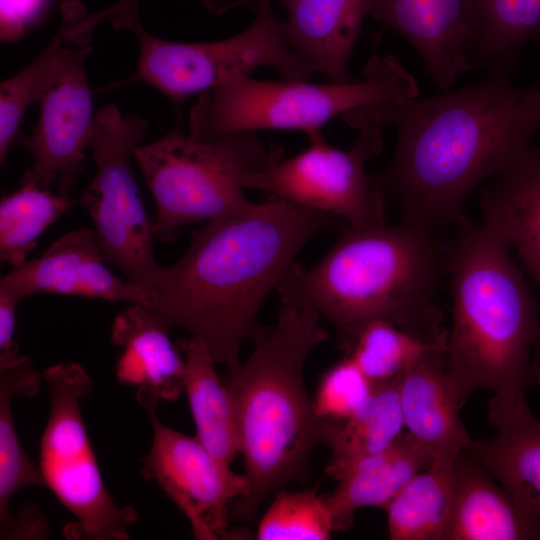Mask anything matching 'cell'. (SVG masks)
<instances>
[{
    "instance_id": "1",
    "label": "cell",
    "mask_w": 540,
    "mask_h": 540,
    "mask_svg": "<svg viewBox=\"0 0 540 540\" xmlns=\"http://www.w3.org/2000/svg\"><path fill=\"white\" fill-rule=\"evenodd\" d=\"M341 118L355 129L395 128L393 157L375 180L401 220L437 233L470 225V194L531 144L540 131V87L487 74L457 90L369 105Z\"/></svg>"
},
{
    "instance_id": "2",
    "label": "cell",
    "mask_w": 540,
    "mask_h": 540,
    "mask_svg": "<svg viewBox=\"0 0 540 540\" xmlns=\"http://www.w3.org/2000/svg\"><path fill=\"white\" fill-rule=\"evenodd\" d=\"M337 217L271 195L192 233L182 257L161 267L149 309L206 345L217 364L240 362L258 313L302 248Z\"/></svg>"
},
{
    "instance_id": "3",
    "label": "cell",
    "mask_w": 540,
    "mask_h": 540,
    "mask_svg": "<svg viewBox=\"0 0 540 540\" xmlns=\"http://www.w3.org/2000/svg\"><path fill=\"white\" fill-rule=\"evenodd\" d=\"M440 266L436 232L400 220L347 224L315 265L295 262L280 282L281 303L326 318L346 353L370 322L383 320L446 345L435 300Z\"/></svg>"
},
{
    "instance_id": "4",
    "label": "cell",
    "mask_w": 540,
    "mask_h": 540,
    "mask_svg": "<svg viewBox=\"0 0 540 540\" xmlns=\"http://www.w3.org/2000/svg\"><path fill=\"white\" fill-rule=\"evenodd\" d=\"M321 316L281 303L277 320L245 362L226 368L233 401L239 455L248 494L230 507V519H252L261 504L291 482L310 475L311 456L328 444L338 422L315 412L304 380L310 352L328 337Z\"/></svg>"
},
{
    "instance_id": "5",
    "label": "cell",
    "mask_w": 540,
    "mask_h": 540,
    "mask_svg": "<svg viewBox=\"0 0 540 540\" xmlns=\"http://www.w3.org/2000/svg\"><path fill=\"white\" fill-rule=\"evenodd\" d=\"M447 269L452 324L445 361L453 397L462 407L483 389L505 405L527 401L540 320L511 248L483 224L460 227L447 253Z\"/></svg>"
},
{
    "instance_id": "6",
    "label": "cell",
    "mask_w": 540,
    "mask_h": 540,
    "mask_svg": "<svg viewBox=\"0 0 540 540\" xmlns=\"http://www.w3.org/2000/svg\"><path fill=\"white\" fill-rule=\"evenodd\" d=\"M419 96L414 76L391 54H374L347 83L234 78L198 95L188 133L199 139L261 130H320L353 110Z\"/></svg>"
},
{
    "instance_id": "7",
    "label": "cell",
    "mask_w": 540,
    "mask_h": 540,
    "mask_svg": "<svg viewBox=\"0 0 540 540\" xmlns=\"http://www.w3.org/2000/svg\"><path fill=\"white\" fill-rule=\"evenodd\" d=\"M281 153L254 133L199 139L173 130L139 144L134 160L155 203L154 240L171 241L185 225L249 206L241 177L274 165Z\"/></svg>"
},
{
    "instance_id": "8",
    "label": "cell",
    "mask_w": 540,
    "mask_h": 540,
    "mask_svg": "<svg viewBox=\"0 0 540 540\" xmlns=\"http://www.w3.org/2000/svg\"><path fill=\"white\" fill-rule=\"evenodd\" d=\"M254 11L253 22L242 32L210 42L169 41L151 34L141 24L138 5L109 17L114 28L136 38L138 61L132 74L101 90L145 84L179 106L190 96L261 67L276 69L286 80L308 81L317 70L289 45L284 21L273 11L271 0H259Z\"/></svg>"
},
{
    "instance_id": "9",
    "label": "cell",
    "mask_w": 540,
    "mask_h": 540,
    "mask_svg": "<svg viewBox=\"0 0 540 540\" xmlns=\"http://www.w3.org/2000/svg\"><path fill=\"white\" fill-rule=\"evenodd\" d=\"M50 408L40 440L39 469L45 487L73 516L68 539L125 540L138 520L130 506H119L108 492L88 437L81 400L93 380L79 363L64 361L43 373Z\"/></svg>"
},
{
    "instance_id": "10",
    "label": "cell",
    "mask_w": 540,
    "mask_h": 540,
    "mask_svg": "<svg viewBox=\"0 0 540 540\" xmlns=\"http://www.w3.org/2000/svg\"><path fill=\"white\" fill-rule=\"evenodd\" d=\"M149 127L146 118L125 114L114 104L95 112L90 150L96 172L81 196L106 263L153 294L159 271L154 257L152 221L132 170L135 148Z\"/></svg>"
},
{
    "instance_id": "11",
    "label": "cell",
    "mask_w": 540,
    "mask_h": 540,
    "mask_svg": "<svg viewBox=\"0 0 540 540\" xmlns=\"http://www.w3.org/2000/svg\"><path fill=\"white\" fill-rule=\"evenodd\" d=\"M348 149L331 146L320 130L307 133L309 145L299 154L241 177L244 189L271 193L353 226L385 223L386 197L367 163L384 147L379 126L358 129Z\"/></svg>"
},
{
    "instance_id": "12",
    "label": "cell",
    "mask_w": 540,
    "mask_h": 540,
    "mask_svg": "<svg viewBox=\"0 0 540 540\" xmlns=\"http://www.w3.org/2000/svg\"><path fill=\"white\" fill-rule=\"evenodd\" d=\"M71 45L57 50L36 84L31 105L39 104L38 121L19 143L32 157L20 182L54 184L65 197L83 169L95 117L86 70L92 46Z\"/></svg>"
},
{
    "instance_id": "13",
    "label": "cell",
    "mask_w": 540,
    "mask_h": 540,
    "mask_svg": "<svg viewBox=\"0 0 540 540\" xmlns=\"http://www.w3.org/2000/svg\"><path fill=\"white\" fill-rule=\"evenodd\" d=\"M151 420L152 443L143 459L142 475L154 481L187 518L198 540L229 539L232 503L248 494L244 474L220 464L197 440L163 424L156 412L159 400L136 397Z\"/></svg>"
},
{
    "instance_id": "14",
    "label": "cell",
    "mask_w": 540,
    "mask_h": 540,
    "mask_svg": "<svg viewBox=\"0 0 540 540\" xmlns=\"http://www.w3.org/2000/svg\"><path fill=\"white\" fill-rule=\"evenodd\" d=\"M105 264L94 230L81 228L59 237L40 257L12 268L0 287L21 300L58 294L150 305V293L114 275Z\"/></svg>"
},
{
    "instance_id": "15",
    "label": "cell",
    "mask_w": 540,
    "mask_h": 540,
    "mask_svg": "<svg viewBox=\"0 0 540 540\" xmlns=\"http://www.w3.org/2000/svg\"><path fill=\"white\" fill-rule=\"evenodd\" d=\"M370 15L416 49L442 91L469 71L464 0H372Z\"/></svg>"
},
{
    "instance_id": "16",
    "label": "cell",
    "mask_w": 540,
    "mask_h": 540,
    "mask_svg": "<svg viewBox=\"0 0 540 540\" xmlns=\"http://www.w3.org/2000/svg\"><path fill=\"white\" fill-rule=\"evenodd\" d=\"M483 225L516 251L540 288V146L529 144L483 184Z\"/></svg>"
},
{
    "instance_id": "17",
    "label": "cell",
    "mask_w": 540,
    "mask_h": 540,
    "mask_svg": "<svg viewBox=\"0 0 540 540\" xmlns=\"http://www.w3.org/2000/svg\"><path fill=\"white\" fill-rule=\"evenodd\" d=\"M488 421L497 429L496 435L472 439L465 451L540 522V421L527 401L505 405L492 398Z\"/></svg>"
},
{
    "instance_id": "18",
    "label": "cell",
    "mask_w": 540,
    "mask_h": 540,
    "mask_svg": "<svg viewBox=\"0 0 540 540\" xmlns=\"http://www.w3.org/2000/svg\"><path fill=\"white\" fill-rule=\"evenodd\" d=\"M162 319L148 307L134 303L117 314L111 329V341L121 348L115 376L136 393L173 402L184 392L183 358Z\"/></svg>"
},
{
    "instance_id": "19",
    "label": "cell",
    "mask_w": 540,
    "mask_h": 540,
    "mask_svg": "<svg viewBox=\"0 0 540 540\" xmlns=\"http://www.w3.org/2000/svg\"><path fill=\"white\" fill-rule=\"evenodd\" d=\"M286 11L291 48L331 83L355 80L350 62L372 0H275Z\"/></svg>"
},
{
    "instance_id": "20",
    "label": "cell",
    "mask_w": 540,
    "mask_h": 540,
    "mask_svg": "<svg viewBox=\"0 0 540 540\" xmlns=\"http://www.w3.org/2000/svg\"><path fill=\"white\" fill-rule=\"evenodd\" d=\"M527 514L466 451L454 459V494L443 540H538Z\"/></svg>"
},
{
    "instance_id": "21",
    "label": "cell",
    "mask_w": 540,
    "mask_h": 540,
    "mask_svg": "<svg viewBox=\"0 0 540 540\" xmlns=\"http://www.w3.org/2000/svg\"><path fill=\"white\" fill-rule=\"evenodd\" d=\"M445 353V349L426 353L398 377L407 433L434 458H455L472 440L448 385Z\"/></svg>"
},
{
    "instance_id": "22",
    "label": "cell",
    "mask_w": 540,
    "mask_h": 540,
    "mask_svg": "<svg viewBox=\"0 0 540 540\" xmlns=\"http://www.w3.org/2000/svg\"><path fill=\"white\" fill-rule=\"evenodd\" d=\"M435 458L409 433L386 449L367 456L346 469L334 491L323 495L334 530H348L358 509H385L404 486Z\"/></svg>"
},
{
    "instance_id": "23",
    "label": "cell",
    "mask_w": 540,
    "mask_h": 540,
    "mask_svg": "<svg viewBox=\"0 0 540 540\" xmlns=\"http://www.w3.org/2000/svg\"><path fill=\"white\" fill-rule=\"evenodd\" d=\"M469 69L512 74L522 48L540 39V0H464Z\"/></svg>"
},
{
    "instance_id": "24",
    "label": "cell",
    "mask_w": 540,
    "mask_h": 540,
    "mask_svg": "<svg viewBox=\"0 0 540 540\" xmlns=\"http://www.w3.org/2000/svg\"><path fill=\"white\" fill-rule=\"evenodd\" d=\"M184 393L195 425V437L223 466L239 455V435L231 395L216 371L206 345L190 338L184 345Z\"/></svg>"
},
{
    "instance_id": "25",
    "label": "cell",
    "mask_w": 540,
    "mask_h": 540,
    "mask_svg": "<svg viewBox=\"0 0 540 540\" xmlns=\"http://www.w3.org/2000/svg\"><path fill=\"white\" fill-rule=\"evenodd\" d=\"M41 377L31 359L23 355L0 367V536L5 539L13 523L10 501L20 490L45 487L40 469L29 458L18 437L13 415L14 397H32Z\"/></svg>"
},
{
    "instance_id": "26",
    "label": "cell",
    "mask_w": 540,
    "mask_h": 540,
    "mask_svg": "<svg viewBox=\"0 0 540 540\" xmlns=\"http://www.w3.org/2000/svg\"><path fill=\"white\" fill-rule=\"evenodd\" d=\"M455 458H435L387 505L390 539L443 540L453 502Z\"/></svg>"
},
{
    "instance_id": "27",
    "label": "cell",
    "mask_w": 540,
    "mask_h": 540,
    "mask_svg": "<svg viewBox=\"0 0 540 540\" xmlns=\"http://www.w3.org/2000/svg\"><path fill=\"white\" fill-rule=\"evenodd\" d=\"M404 428L398 378L374 385L365 404L337 423L327 444L331 457L326 474L336 480L356 462L392 445Z\"/></svg>"
},
{
    "instance_id": "28",
    "label": "cell",
    "mask_w": 540,
    "mask_h": 540,
    "mask_svg": "<svg viewBox=\"0 0 540 540\" xmlns=\"http://www.w3.org/2000/svg\"><path fill=\"white\" fill-rule=\"evenodd\" d=\"M74 204L70 197L33 183L20 182L18 189L0 202V259L12 268L25 263L41 234Z\"/></svg>"
},
{
    "instance_id": "29",
    "label": "cell",
    "mask_w": 540,
    "mask_h": 540,
    "mask_svg": "<svg viewBox=\"0 0 540 540\" xmlns=\"http://www.w3.org/2000/svg\"><path fill=\"white\" fill-rule=\"evenodd\" d=\"M445 349L383 320L372 321L357 335L348 354L374 384L397 379L426 353Z\"/></svg>"
},
{
    "instance_id": "30",
    "label": "cell",
    "mask_w": 540,
    "mask_h": 540,
    "mask_svg": "<svg viewBox=\"0 0 540 540\" xmlns=\"http://www.w3.org/2000/svg\"><path fill=\"white\" fill-rule=\"evenodd\" d=\"M335 532L324 496L315 487L300 492L279 489L262 516L258 540H328Z\"/></svg>"
},
{
    "instance_id": "31",
    "label": "cell",
    "mask_w": 540,
    "mask_h": 540,
    "mask_svg": "<svg viewBox=\"0 0 540 540\" xmlns=\"http://www.w3.org/2000/svg\"><path fill=\"white\" fill-rule=\"evenodd\" d=\"M66 41V23L63 20L56 34L43 50L24 68L0 85V164L4 165L10 146L14 142L26 109L43 71Z\"/></svg>"
},
{
    "instance_id": "32",
    "label": "cell",
    "mask_w": 540,
    "mask_h": 540,
    "mask_svg": "<svg viewBox=\"0 0 540 540\" xmlns=\"http://www.w3.org/2000/svg\"><path fill=\"white\" fill-rule=\"evenodd\" d=\"M374 384L348 355L330 367L318 385L313 406L321 418L341 422L368 400Z\"/></svg>"
},
{
    "instance_id": "33",
    "label": "cell",
    "mask_w": 540,
    "mask_h": 540,
    "mask_svg": "<svg viewBox=\"0 0 540 540\" xmlns=\"http://www.w3.org/2000/svg\"><path fill=\"white\" fill-rule=\"evenodd\" d=\"M48 0H0V35L4 42H16L36 21Z\"/></svg>"
},
{
    "instance_id": "34",
    "label": "cell",
    "mask_w": 540,
    "mask_h": 540,
    "mask_svg": "<svg viewBox=\"0 0 540 540\" xmlns=\"http://www.w3.org/2000/svg\"><path fill=\"white\" fill-rule=\"evenodd\" d=\"M142 0H119L116 3L92 14L84 13L74 26V33L79 36H92L98 24L127 8L138 5ZM204 6L213 14L219 15L238 6H247L254 10L259 0H202Z\"/></svg>"
},
{
    "instance_id": "35",
    "label": "cell",
    "mask_w": 540,
    "mask_h": 540,
    "mask_svg": "<svg viewBox=\"0 0 540 540\" xmlns=\"http://www.w3.org/2000/svg\"><path fill=\"white\" fill-rule=\"evenodd\" d=\"M20 301L18 296L0 287V367L23 356L15 339L16 307Z\"/></svg>"
},
{
    "instance_id": "36",
    "label": "cell",
    "mask_w": 540,
    "mask_h": 540,
    "mask_svg": "<svg viewBox=\"0 0 540 540\" xmlns=\"http://www.w3.org/2000/svg\"><path fill=\"white\" fill-rule=\"evenodd\" d=\"M49 535V527L44 516L27 507L14 517L5 539H44Z\"/></svg>"
},
{
    "instance_id": "37",
    "label": "cell",
    "mask_w": 540,
    "mask_h": 540,
    "mask_svg": "<svg viewBox=\"0 0 540 540\" xmlns=\"http://www.w3.org/2000/svg\"><path fill=\"white\" fill-rule=\"evenodd\" d=\"M531 373L532 381L540 386V331L532 351Z\"/></svg>"
}]
</instances>
